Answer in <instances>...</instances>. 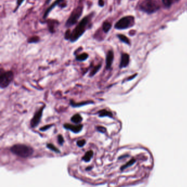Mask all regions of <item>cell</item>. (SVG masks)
I'll return each instance as SVG.
<instances>
[{"label": "cell", "mask_w": 187, "mask_h": 187, "mask_svg": "<svg viewBox=\"0 0 187 187\" xmlns=\"http://www.w3.org/2000/svg\"><path fill=\"white\" fill-rule=\"evenodd\" d=\"M96 15L95 12H92L88 15L84 17L79 22L76 27L72 31L68 30L64 35L66 40L69 41L71 43H74L82 36L87 30L92 26V21Z\"/></svg>", "instance_id": "6da1fadb"}, {"label": "cell", "mask_w": 187, "mask_h": 187, "mask_svg": "<svg viewBox=\"0 0 187 187\" xmlns=\"http://www.w3.org/2000/svg\"><path fill=\"white\" fill-rule=\"evenodd\" d=\"M11 151L14 155L23 158H29L34 153V149L27 145L15 144L11 148Z\"/></svg>", "instance_id": "7a4b0ae2"}, {"label": "cell", "mask_w": 187, "mask_h": 187, "mask_svg": "<svg viewBox=\"0 0 187 187\" xmlns=\"http://www.w3.org/2000/svg\"><path fill=\"white\" fill-rule=\"evenodd\" d=\"M84 7L83 5H79L77 7L74 9L70 14L69 17L66 21L65 27L69 29L73 27L74 25H76L77 23H78L80 18H81L83 13Z\"/></svg>", "instance_id": "3957f363"}, {"label": "cell", "mask_w": 187, "mask_h": 187, "mask_svg": "<svg viewBox=\"0 0 187 187\" xmlns=\"http://www.w3.org/2000/svg\"><path fill=\"white\" fill-rule=\"evenodd\" d=\"M140 8L145 13H153L160 9V0H145L140 5Z\"/></svg>", "instance_id": "277c9868"}, {"label": "cell", "mask_w": 187, "mask_h": 187, "mask_svg": "<svg viewBox=\"0 0 187 187\" xmlns=\"http://www.w3.org/2000/svg\"><path fill=\"white\" fill-rule=\"evenodd\" d=\"M134 24L135 18L132 16H126L118 20L114 25V27L117 30L126 29Z\"/></svg>", "instance_id": "5b68a950"}, {"label": "cell", "mask_w": 187, "mask_h": 187, "mask_svg": "<svg viewBox=\"0 0 187 187\" xmlns=\"http://www.w3.org/2000/svg\"><path fill=\"white\" fill-rule=\"evenodd\" d=\"M14 79L13 72L12 71H5L1 69L0 74V87L1 88L7 87L11 84Z\"/></svg>", "instance_id": "8992f818"}, {"label": "cell", "mask_w": 187, "mask_h": 187, "mask_svg": "<svg viewBox=\"0 0 187 187\" xmlns=\"http://www.w3.org/2000/svg\"><path fill=\"white\" fill-rule=\"evenodd\" d=\"M45 105H43V106L41 107L35 113L34 116L30 121V126L32 127V128L36 127L40 122L42 116L43 109H45Z\"/></svg>", "instance_id": "52a82bcc"}, {"label": "cell", "mask_w": 187, "mask_h": 187, "mask_svg": "<svg viewBox=\"0 0 187 187\" xmlns=\"http://www.w3.org/2000/svg\"><path fill=\"white\" fill-rule=\"evenodd\" d=\"M56 6H59L61 7V8H63L64 7H66V3H65V0H56L48 8L43 14V17H42L43 19H46L47 18L48 16L50 14V12L52 11Z\"/></svg>", "instance_id": "ba28073f"}, {"label": "cell", "mask_w": 187, "mask_h": 187, "mask_svg": "<svg viewBox=\"0 0 187 187\" xmlns=\"http://www.w3.org/2000/svg\"><path fill=\"white\" fill-rule=\"evenodd\" d=\"M63 127L64 129L72 131L74 133H78L81 132L83 129V125L78 124L76 125H74L70 124H64Z\"/></svg>", "instance_id": "9c48e42d"}, {"label": "cell", "mask_w": 187, "mask_h": 187, "mask_svg": "<svg viewBox=\"0 0 187 187\" xmlns=\"http://www.w3.org/2000/svg\"><path fill=\"white\" fill-rule=\"evenodd\" d=\"M114 58V53L113 50H109L106 54V69L107 70L110 69L113 63Z\"/></svg>", "instance_id": "30bf717a"}, {"label": "cell", "mask_w": 187, "mask_h": 187, "mask_svg": "<svg viewBox=\"0 0 187 187\" xmlns=\"http://www.w3.org/2000/svg\"><path fill=\"white\" fill-rule=\"evenodd\" d=\"M130 62V56L127 53H122L121 54V62L120 64V68H123L126 67L129 65Z\"/></svg>", "instance_id": "8fae6325"}, {"label": "cell", "mask_w": 187, "mask_h": 187, "mask_svg": "<svg viewBox=\"0 0 187 187\" xmlns=\"http://www.w3.org/2000/svg\"><path fill=\"white\" fill-rule=\"evenodd\" d=\"M94 102L91 101H81L80 103H76L74 101L71 100L70 101V105L72 107H75V108H77V107H80V106H86L87 104H90L93 103Z\"/></svg>", "instance_id": "7c38bea8"}, {"label": "cell", "mask_w": 187, "mask_h": 187, "mask_svg": "<svg viewBox=\"0 0 187 187\" xmlns=\"http://www.w3.org/2000/svg\"><path fill=\"white\" fill-rule=\"evenodd\" d=\"M97 114L99 117H103L105 116H108L109 117H113V115L111 111H107L106 109H102L97 112Z\"/></svg>", "instance_id": "4fadbf2b"}, {"label": "cell", "mask_w": 187, "mask_h": 187, "mask_svg": "<svg viewBox=\"0 0 187 187\" xmlns=\"http://www.w3.org/2000/svg\"><path fill=\"white\" fill-rule=\"evenodd\" d=\"M112 27V24L108 21H104L102 24V30L103 32L108 34Z\"/></svg>", "instance_id": "5bb4252c"}, {"label": "cell", "mask_w": 187, "mask_h": 187, "mask_svg": "<svg viewBox=\"0 0 187 187\" xmlns=\"http://www.w3.org/2000/svg\"><path fill=\"white\" fill-rule=\"evenodd\" d=\"M93 156V150H89L86 152L84 156L82 158V160L85 162H88L90 161Z\"/></svg>", "instance_id": "9a60e30c"}, {"label": "cell", "mask_w": 187, "mask_h": 187, "mask_svg": "<svg viewBox=\"0 0 187 187\" xmlns=\"http://www.w3.org/2000/svg\"><path fill=\"white\" fill-rule=\"evenodd\" d=\"M88 53H82L81 54H78L76 55L75 57V59L77 61H79V62H84L88 58Z\"/></svg>", "instance_id": "2e32d148"}, {"label": "cell", "mask_w": 187, "mask_h": 187, "mask_svg": "<svg viewBox=\"0 0 187 187\" xmlns=\"http://www.w3.org/2000/svg\"><path fill=\"white\" fill-rule=\"evenodd\" d=\"M82 117L79 114H76L73 115L71 118V121L76 124H80L82 121Z\"/></svg>", "instance_id": "e0dca14e"}, {"label": "cell", "mask_w": 187, "mask_h": 187, "mask_svg": "<svg viewBox=\"0 0 187 187\" xmlns=\"http://www.w3.org/2000/svg\"><path fill=\"white\" fill-rule=\"evenodd\" d=\"M101 64H99L97 66H95L92 67V68L91 69V70L90 73L89 75V76L93 77L95 76V75L97 74V72L99 71V70L101 69Z\"/></svg>", "instance_id": "ac0fdd59"}, {"label": "cell", "mask_w": 187, "mask_h": 187, "mask_svg": "<svg viewBox=\"0 0 187 187\" xmlns=\"http://www.w3.org/2000/svg\"><path fill=\"white\" fill-rule=\"evenodd\" d=\"M117 37L119 38L120 40L122 42L126 43L127 45H130V40L126 36H125L124 35H122V34H118V35H117Z\"/></svg>", "instance_id": "d6986e66"}, {"label": "cell", "mask_w": 187, "mask_h": 187, "mask_svg": "<svg viewBox=\"0 0 187 187\" xmlns=\"http://www.w3.org/2000/svg\"><path fill=\"white\" fill-rule=\"evenodd\" d=\"M40 41V37L37 36H34L30 37L27 39V43H37Z\"/></svg>", "instance_id": "ffe728a7"}, {"label": "cell", "mask_w": 187, "mask_h": 187, "mask_svg": "<svg viewBox=\"0 0 187 187\" xmlns=\"http://www.w3.org/2000/svg\"><path fill=\"white\" fill-rule=\"evenodd\" d=\"M135 159H132L130 161H129V162H127L126 164H125L124 165H123V166H122L120 168V169H121V171H123L125 169H126V168H127V167L131 166H132V165L134 164V163H135Z\"/></svg>", "instance_id": "44dd1931"}, {"label": "cell", "mask_w": 187, "mask_h": 187, "mask_svg": "<svg viewBox=\"0 0 187 187\" xmlns=\"http://www.w3.org/2000/svg\"><path fill=\"white\" fill-rule=\"evenodd\" d=\"M47 147L48 149L51 150L52 151L56 152V153H61L60 150L57 148L55 147L53 144H51V143H48L47 144Z\"/></svg>", "instance_id": "7402d4cb"}, {"label": "cell", "mask_w": 187, "mask_h": 187, "mask_svg": "<svg viewBox=\"0 0 187 187\" xmlns=\"http://www.w3.org/2000/svg\"><path fill=\"white\" fill-rule=\"evenodd\" d=\"M25 0H17V4H16V7L15 9L13 11L14 13H16V12L18 11L19 8L22 5V3L24 2Z\"/></svg>", "instance_id": "603a6c76"}, {"label": "cell", "mask_w": 187, "mask_h": 187, "mask_svg": "<svg viewBox=\"0 0 187 187\" xmlns=\"http://www.w3.org/2000/svg\"><path fill=\"white\" fill-rule=\"evenodd\" d=\"M86 140L82 139V140H77L76 142L77 145L78 147H84V145L86 144Z\"/></svg>", "instance_id": "cb8c5ba5"}, {"label": "cell", "mask_w": 187, "mask_h": 187, "mask_svg": "<svg viewBox=\"0 0 187 187\" xmlns=\"http://www.w3.org/2000/svg\"><path fill=\"white\" fill-rule=\"evenodd\" d=\"M96 128L97 131L101 132V133H104L106 131V128L102 126H97L96 127Z\"/></svg>", "instance_id": "d4e9b609"}, {"label": "cell", "mask_w": 187, "mask_h": 187, "mask_svg": "<svg viewBox=\"0 0 187 187\" xmlns=\"http://www.w3.org/2000/svg\"><path fill=\"white\" fill-rule=\"evenodd\" d=\"M173 0H162V2L166 7H170Z\"/></svg>", "instance_id": "484cf974"}, {"label": "cell", "mask_w": 187, "mask_h": 187, "mask_svg": "<svg viewBox=\"0 0 187 187\" xmlns=\"http://www.w3.org/2000/svg\"><path fill=\"white\" fill-rule=\"evenodd\" d=\"M57 138H58V142L59 144H60L61 145H62L64 142V140L63 135H59L57 137Z\"/></svg>", "instance_id": "4316f807"}, {"label": "cell", "mask_w": 187, "mask_h": 187, "mask_svg": "<svg viewBox=\"0 0 187 187\" xmlns=\"http://www.w3.org/2000/svg\"><path fill=\"white\" fill-rule=\"evenodd\" d=\"M53 126V125L52 124H51V125H46V126H44L42 127H41L40 129V131H45L46 130H47L48 129H50L51 127Z\"/></svg>", "instance_id": "83f0119b"}, {"label": "cell", "mask_w": 187, "mask_h": 187, "mask_svg": "<svg viewBox=\"0 0 187 187\" xmlns=\"http://www.w3.org/2000/svg\"><path fill=\"white\" fill-rule=\"evenodd\" d=\"M98 4L99 7H103L104 5H105V2H104V0H99Z\"/></svg>", "instance_id": "f1b7e54d"}, {"label": "cell", "mask_w": 187, "mask_h": 187, "mask_svg": "<svg viewBox=\"0 0 187 187\" xmlns=\"http://www.w3.org/2000/svg\"><path fill=\"white\" fill-rule=\"evenodd\" d=\"M51 1H52V0H46V2L45 3L44 5H45V6L49 5V4H50L51 2Z\"/></svg>", "instance_id": "f546056e"}, {"label": "cell", "mask_w": 187, "mask_h": 187, "mask_svg": "<svg viewBox=\"0 0 187 187\" xmlns=\"http://www.w3.org/2000/svg\"><path fill=\"white\" fill-rule=\"evenodd\" d=\"M116 1L117 2L118 4H120V2H121V0H116Z\"/></svg>", "instance_id": "4dcf8cb0"}, {"label": "cell", "mask_w": 187, "mask_h": 187, "mask_svg": "<svg viewBox=\"0 0 187 187\" xmlns=\"http://www.w3.org/2000/svg\"><path fill=\"white\" fill-rule=\"evenodd\" d=\"M91 169H92V167H89L86 168V170H91Z\"/></svg>", "instance_id": "1f68e13d"}, {"label": "cell", "mask_w": 187, "mask_h": 187, "mask_svg": "<svg viewBox=\"0 0 187 187\" xmlns=\"http://www.w3.org/2000/svg\"><path fill=\"white\" fill-rule=\"evenodd\" d=\"M80 1H84V0H80Z\"/></svg>", "instance_id": "d6a6232c"}]
</instances>
